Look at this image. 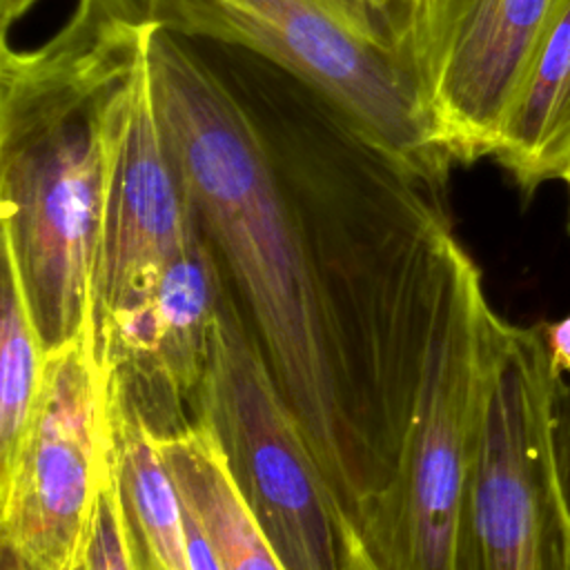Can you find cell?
I'll return each instance as SVG.
<instances>
[{
    "mask_svg": "<svg viewBox=\"0 0 570 570\" xmlns=\"http://www.w3.org/2000/svg\"><path fill=\"white\" fill-rule=\"evenodd\" d=\"M198 421L216 434L236 488L287 570H343V508L229 285L212 325Z\"/></svg>",
    "mask_w": 570,
    "mask_h": 570,
    "instance_id": "obj_5",
    "label": "cell"
},
{
    "mask_svg": "<svg viewBox=\"0 0 570 570\" xmlns=\"http://www.w3.org/2000/svg\"><path fill=\"white\" fill-rule=\"evenodd\" d=\"M200 232L191 191L160 116L147 51L109 109V156L94 318L147 287Z\"/></svg>",
    "mask_w": 570,
    "mask_h": 570,
    "instance_id": "obj_9",
    "label": "cell"
},
{
    "mask_svg": "<svg viewBox=\"0 0 570 570\" xmlns=\"http://www.w3.org/2000/svg\"><path fill=\"white\" fill-rule=\"evenodd\" d=\"M492 158L523 194L570 165V0L559 2L525 67Z\"/></svg>",
    "mask_w": 570,
    "mask_h": 570,
    "instance_id": "obj_11",
    "label": "cell"
},
{
    "mask_svg": "<svg viewBox=\"0 0 570 570\" xmlns=\"http://www.w3.org/2000/svg\"><path fill=\"white\" fill-rule=\"evenodd\" d=\"M0 285V474L11 465L31 421L47 345L33 318L16 261L2 252Z\"/></svg>",
    "mask_w": 570,
    "mask_h": 570,
    "instance_id": "obj_14",
    "label": "cell"
},
{
    "mask_svg": "<svg viewBox=\"0 0 570 570\" xmlns=\"http://www.w3.org/2000/svg\"><path fill=\"white\" fill-rule=\"evenodd\" d=\"M563 180H566V185H568V194H570V165H568V169H566V174H563Z\"/></svg>",
    "mask_w": 570,
    "mask_h": 570,
    "instance_id": "obj_22",
    "label": "cell"
},
{
    "mask_svg": "<svg viewBox=\"0 0 570 570\" xmlns=\"http://www.w3.org/2000/svg\"><path fill=\"white\" fill-rule=\"evenodd\" d=\"M147 60L200 229L332 494L358 523L394 470L412 414L421 305L301 216L203 45L154 31Z\"/></svg>",
    "mask_w": 570,
    "mask_h": 570,
    "instance_id": "obj_1",
    "label": "cell"
},
{
    "mask_svg": "<svg viewBox=\"0 0 570 570\" xmlns=\"http://www.w3.org/2000/svg\"><path fill=\"white\" fill-rule=\"evenodd\" d=\"M0 570H31L27 561L7 543H0Z\"/></svg>",
    "mask_w": 570,
    "mask_h": 570,
    "instance_id": "obj_20",
    "label": "cell"
},
{
    "mask_svg": "<svg viewBox=\"0 0 570 570\" xmlns=\"http://www.w3.org/2000/svg\"><path fill=\"white\" fill-rule=\"evenodd\" d=\"M227 278L200 229L142 289L96 321L114 401L158 436L198 421L212 325Z\"/></svg>",
    "mask_w": 570,
    "mask_h": 570,
    "instance_id": "obj_8",
    "label": "cell"
},
{
    "mask_svg": "<svg viewBox=\"0 0 570 570\" xmlns=\"http://www.w3.org/2000/svg\"><path fill=\"white\" fill-rule=\"evenodd\" d=\"M78 570H134L118 459L100 494L89 541Z\"/></svg>",
    "mask_w": 570,
    "mask_h": 570,
    "instance_id": "obj_15",
    "label": "cell"
},
{
    "mask_svg": "<svg viewBox=\"0 0 570 570\" xmlns=\"http://www.w3.org/2000/svg\"><path fill=\"white\" fill-rule=\"evenodd\" d=\"M154 29L142 0H76L33 49L0 33V247L47 350L94 318L109 109Z\"/></svg>",
    "mask_w": 570,
    "mask_h": 570,
    "instance_id": "obj_2",
    "label": "cell"
},
{
    "mask_svg": "<svg viewBox=\"0 0 570 570\" xmlns=\"http://www.w3.org/2000/svg\"><path fill=\"white\" fill-rule=\"evenodd\" d=\"M552 454L561 492L570 510V374L561 372L552 394Z\"/></svg>",
    "mask_w": 570,
    "mask_h": 570,
    "instance_id": "obj_16",
    "label": "cell"
},
{
    "mask_svg": "<svg viewBox=\"0 0 570 570\" xmlns=\"http://www.w3.org/2000/svg\"><path fill=\"white\" fill-rule=\"evenodd\" d=\"M183 505L191 512L223 570H287L240 497L223 448L203 421L154 434Z\"/></svg>",
    "mask_w": 570,
    "mask_h": 570,
    "instance_id": "obj_12",
    "label": "cell"
},
{
    "mask_svg": "<svg viewBox=\"0 0 570 570\" xmlns=\"http://www.w3.org/2000/svg\"><path fill=\"white\" fill-rule=\"evenodd\" d=\"M116 405L118 472L134 570H194L185 510L142 416Z\"/></svg>",
    "mask_w": 570,
    "mask_h": 570,
    "instance_id": "obj_13",
    "label": "cell"
},
{
    "mask_svg": "<svg viewBox=\"0 0 570 570\" xmlns=\"http://www.w3.org/2000/svg\"><path fill=\"white\" fill-rule=\"evenodd\" d=\"M158 29L245 49L327 98L436 189L452 171L421 62L419 0H142Z\"/></svg>",
    "mask_w": 570,
    "mask_h": 570,
    "instance_id": "obj_3",
    "label": "cell"
},
{
    "mask_svg": "<svg viewBox=\"0 0 570 570\" xmlns=\"http://www.w3.org/2000/svg\"><path fill=\"white\" fill-rule=\"evenodd\" d=\"M546 338L554 367L561 374H570V316L557 323H546Z\"/></svg>",
    "mask_w": 570,
    "mask_h": 570,
    "instance_id": "obj_18",
    "label": "cell"
},
{
    "mask_svg": "<svg viewBox=\"0 0 570 570\" xmlns=\"http://www.w3.org/2000/svg\"><path fill=\"white\" fill-rule=\"evenodd\" d=\"M343 546H345L343 570H381V566L374 561L372 552L367 550L356 523L347 514L343 517Z\"/></svg>",
    "mask_w": 570,
    "mask_h": 570,
    "instance_id": "obj_17",
    "label": "cell"
},
{
    "mask_svg": "<svg viewBox=\"0 0 570 570\" xmlns=\"http://www.w3.org/2000/svg\"><path fill=\"white\" fill-rule=\"evenodd\" d=\"M505 323L456 243L394 470L356 523L381 570H461L470 479Z\"/></svg>",
    "mask_w": 570,
    "mask_h": 570,
    "instance_id": "obj_4",
    "label": "cell"
},
{
    "mask_svg": "<svg viewBox=\"0 0 570 570\" xmlns=\"http://www.w3.org/2000/svg\"><path fill=\"white\" fill-rule=\"evenodd\" d=\"M40 0H0V33H7L13 22L24 18V13Z\"/></svg>",
    "mask_w": 570,
    "mask_h": 570,
    "instance_id": "obj_19",
    "label": "cell"
},
{
    "mask_svg": "<svg viewBox=\"0 0 570 570\" xmlns=\"http://www.w3.org/2000/svg\"><path fill=\"white\" fill-rule=\"evenodd\" d=\"M557 376L546 323H505L470 479L461 570H570V510L552 454Z\"/></svg>",
    "mask_w": 570,
    "mask_h": 570,
    "instance_id": "obj_6",
    "label": "cell"
},
{
    "mask_svg": "<svg viewBox=\"0 0 570 570\" xmlns=\"http://www.w3.org/2000/svg\"><path fill=\"white\" fill-rule=\"evenodd\" d=\"M436 2H439V0H419V27H421L423 18L436 7Z\"/></svg>",
    "mask_w": 570,
    "mask_h": 570,
    "instance_id": "obj_21",
    "label": "cell"
},
{
    "mask_svg": "<svg viewBox=\"0 0 570 570\" xmlns=\"http://www.w3.org/2000/svg\"><path fill=\"white\" fill-rule=\"evenodd\" d=\"M116 459L111 374L91 318L47 352L31 421L0 474V543L31 570H78Z\"/></svg>",
    "mask_w": 570,
    "mask_h": 570,
    "instance_id": "obj_7",
    "label": "cell"
},
{
    "mask_svg": "<svg viewBox=\"0 0 570 570\" xmlns=\"http://www.w3.org/2000/svg\"><path fill=\"white\" fill-rule=\"evenodd\" d=\"M559 2L439 0L421 22V62L452 165L494 154L510 102Z\"/></svg>",
    "mask_w": 570,
    "mask_h": 570,
    "instance_id": "obj_10",
    "label": "cell"
}]
</instances>
